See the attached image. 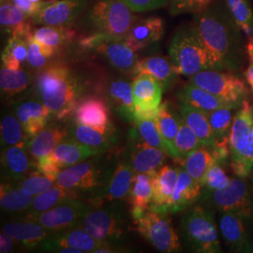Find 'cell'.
Listing matches in <instances>:
<instances>
[{
  "mask_svg": "<svg viewBox=\"0 0 253 253\" xmlns=\"http://www.w3.org/2000/svg\"><path fill=\"white\" fill-rule=\"evenodd\" d=\"M193 24L217 70L237 73L247 59V51L241 28L237 25L225 1L213 3L194 14Z\"/></svg>",
  "mask_w": 253,
  "mask_h": 253,
  "instance_id": "cell-1",
  "label": "cell"
},
{
  "mask_svg": "<svg viewBox=\"0 0 253 253\" xmlns=\"http://www.w3.org/2000/svg\"><path fill=\"white\" fill-rule=\"evenodd\" d=\"M36 87L42 101L57 119L75 112L82 85L68 68L59 65L46 68L38 75Z\"/></svg>",
  "mask_w": 253,
  "mask_h": 253,
  "instance_id": "cell-2",
  "label": "cell"
},
{
  "mask_svg": "<svg viewBox=\"0 0 253 253\" xmlns=\"http://www.w3.org/2000/svg\"><path fill=\"white\" fill-rule=\"evenodd\" d=\"M169 56L175 73L189 78L206 70H217L193 23L175 32L169 46Z\"/></svg>",
  "mask_w": 253,
  "mask_h": 253,
  "instance_id": "cell-3",
  "label": "cell"
},
{
  "mask_svg": "<svg viewBox=\"0 0 253 253\" xmlns=\"http://www.w3.org/2000/svg\"><path fill=\"white\" fill-rule=\"evenodd\" d=\"M180 233L193 253H222L216 219L210 209L201 206L187 209L181 217Z\"/></svg>",
  "mask_w": 253,
  "mask_h": 253,
  "instance_id": "cell-4",
  "label": "cell"
},
{
  "mask_svg": "<svg viewBox=\"0 0 253 253\" xmlns=\"http://www.w3.org/2000/svg\"><path fill=\"white\" fill-rule=\"evenodd\" d=\"M168 215L150 208H131L137 231L145 240L161 253H178L180 239Z\"/></svg>",
  "mask_w": 253,
  "mask_h": 253,
  "instance_id": "cell-5",
  "label": "cell"
},
{
  "mask_svg": "<svg viewBox=\"0 0 253 253\" xmlns=\"http://www.w3.org/2000/svg\"><path fill=\"white\" fill-rule=\"evenodd\" d=\"M111 174L99 159H93L65 168L59 172L55 182L77 196L87 193L98 198L100 195H105Z\"/></svg>",
  "mask_w": 253,
  "mask_h": 253,
  "instance_id": "cell-6",
  "label": "cell"
},
{
  "mask_svg": "<svg viewBox=\"0 0 253 253\" xmlns=\"http://www.w3.org/2000/svg\"><path fill=\"white\" fill-rule=\"evenodd\" d=\"M88 21L95 32L123 41L135 23L136 16L121 0H99L90 9Z\"/></svg>",
  "mask_w": 253,
  "mask_h": 253,
  "instance_id": "cell-7",
  "label": "cell"
},
{
  "mask_svg": "<svg viewBox=\"0 0 253 253\" xmlns=\"http://www.w3.org/2000/svg\"><path fill=\"white\" fill-rule=\"evenodd\" d=\"M189 83L200 86L221 100L241 106L248 100L250 88L245 78L237 73L222 70H206L189 78Z\"/></svg>",
  "mask_w": 253,
  "mask_h": 253,
  "instance_id": "cell-8",
  "label": "cell"
},
{
  "mask_svg": "<svg viewBox=\"0 0 253 253\" xmlns=\"http://www.w3.org/2000/svg\"><path fill=\"white\" fill-rule=\"evenodd\" d=\"M81 226L102 244L113 246L124 237L126 219L117 206L92 209L83 218Z\"/></svg>",
  "mask_w": 253,
  "mask_h": 253,
  "instance_id": "cell-9",
  "label": "cell"
},
{
  "mask_svg": "<svg viewBox=\"0 0 253 253\" xmlns=\"http://www.w3.org/2000/svg\"><path fill=\"white\" fill-rule=\"evenodd\" d=\"M209 208L218 212H234L253 219V197L245 178H231L220 190L203 195Z\"/></svg>",
  "mask_w": 253,
  "mask_h": 253,
  "instance_id": "cell-10",
  "label": "cell"
},
{
  "mask_svg": "<svg viewBox=\"0 0 253 253\" xmlns=\"http://www.w3.org/2000/svg\"><path fill=\"white\" fill-rule=\"evenodd\" d=\"M92 209V206L78 198H73L43 213L29 217L45 227L50 232L54 233L81 225L83 218Z\"/></svg>",
  "mask_w": 253,
  "mask_h": 253,
  "instance_id": "cell-11",
  "label": "cell"
},
{
  "mask_svg": "<svg viewBox=\"0 0 253 253\" xmlns=\"http://www.w3.org/2000/svg\"><path fill=\"white\" fill-rule=\"evenodd\" d=\"M134 96V121L155 119L163 100L160 82L148 74H138L132 81Z\"/></svg>",
  "mask_w": 253,
  "mask_h": 253,
  "instance_id": "cell-12",
  "label": "cell"
},
{
  "mask_svg": "<svg viewBox=\"0 0 253 253\" xmlns=\"http://www.w3.org/2000/svg\"><path fill=\"white\" fill-rule=\"evenodd\" d=\"M253 220L234 212H219L218 228L223 241L232 252L253 253V237L250 228Z\"/></svg>",
  "mask_w": 253,
  "mask_h": 253,
  "instance_id": "cell-13",
  "label": "cell"
},
{
  "mask_svg": "<svg viewBox=\"0 0 253 253\" xmlns=\"http://www.w3.org/2000/svg\"><path fill=\"white\" fill-rule=\"evenodd\" d=\"M91 0H52L40 9L31 22L41 26L70 27Z\"/></svg>",
  "mask_w": 253,
  "mask_h": 253,
  "instance_id": "cell-14",
  "label": "cell"
},
{
  "mask_svg": "<svg viewBox=\"0 0 253 253\" xmlns=\"http://www.w3.org/2000/svg\"><path fill=\"white\" fill-rule=\"evenodd\" d=\"M102 246L107 245L95 239L83 227L76 226L52 233L40 245V249L59 253L65 248H73L80 250L82 253H96Z\"/></svg>",
  "mask_w": 253,
  "mask_h": 253,
  "instance_id": "cell-15",
  "label": "cell"
},
{
  "mask_svg": "<svg viewBox=\"0 0 253 253\" xmlns=\"http://www.w3.org/2000/svg\"><path fill=\"white\" fill-rule=\"evenodd\" d=\"M253 126V107L248 100H244L235 113L229 135L231 152V167L239 163L249 145Z\"/></svg>",
  "mask_w": 253,
  "mask_h": 253,
  "instance_id": "cell-16",
  "label": "cell"
},
{
  "mask_svg": "<svg viewBox=\"0 0 253 253\" xmlns=\"http://www.w3.org/2000/svg\"><path fill=\"white\" fill-rule=\"evenodd\" d=\"M135 129H132L130 134L131 143L128 150V163L136 173L158 171L163 166L168 154L162 149L147 145Z\"/></svg>",
  "mask_w": 253,
  "mask_h": 253,
  "instance_id": "cell-17",
  "label": "cell"
},
{
  "mask_svg": "<svg viewBox=\"0 0 253 253\" xmlns=\"http://www.w3.org/2000/svg\"><path fill=\"white\" fill-rule=\"evenodd\" d=\"M179 171V167L163 165L158 171L152 172L153 200L149 208L151 210L169 214V207Z\"/></svg>",
  "mask_w": 253,
  "mask_h": 253,
  "instance_id": "cell-18",
  "label": "cell"
},
{
  "mask_svg": "<svg viewBox=\"0 0 253 253\" xmlns=\"http://www.w3.org/2000/svg\"><path fill=\"white\" fill-rule=\"evenodd\" d=\"M74 115L77 123L104 132L112 131L108 105L97 96H87L79 100Z\"/></svg>",
  "mask_w": 253,
  "mask_h": 253,
  "instance_id": "cell-19",
  "label": "cell"
},
{
  "mask_svg": "<svg viewBox=\"0 0 253 253\" xmlns=\"http://www.w3.org/2000/svg\"><path fill=\"white\" fill-rule=\"evenodd\" d=\"M164 34V22L160 17L136 20L126 35V43L134 51H140L159 42Z\"/></svg>",
  "mask_w": 253,
  "mask_h": 253,
  "instance_id": "cell-20",
  "label": "cell"
},
{
  "mask_svg": "<svg viewBox=\"0 0 253 253\" xmlns=\"http://www.w3.org/2000/svg\"><path fill=\"white\" fill-rule=\"evenodd\" d=\"M52 112L42 101L27 100L16 107V117L28 139L33 138L45 128Z\"/></svg>",
  "mask_w": 253,
  "mask_h": 253,
  "instance_id": "cell-21",
  "label": "cell"
},
{
  "mask_svg": "<svg viewBox=\"0 0 253 253\" xmlns=\"http://www.w3.org/2000/svg\"><path fill=\"white\" fill-rule=\"evenodd\" d=\"M27 145H9L2 150V167L6 177L9 180H22L33 167H37V163H33L28 157L26 150Z\"/></svg>",
  "mask_w": 253,
  "mask_h": 253,
  "instance_id": "cell-22",
  "label": "cell"
},
{
  "mask_svg": "<svg viewBox=\"0 0 253 253\" xmlns=\"http://www.w3.org/2000/svg\"><path fill=\"white\" fill-rule=\"evenodd\" d=\"M178 110L185 123L199 138L203 145L214 150L217 143L210 126L208 112L181 101H178Z\"/></svg>",
  "mask_w": 253,
  "mask_h": 253,
  "instance_id": "cell-23",
  "label": "cell"
},
{
  "mask_svg": "<svg viewBox=\"0 0 253 253\" xmlns=\"http://www.w3.org/2000/svg\"><path fill=\"white\" fill-rule=\"evenodd\" d=\"M176 98L178 101L187 103L195 108L204 110L208 113L224 107L239 108V106L234 103L221 100L212 93L189 82L176 93Z\"/></svg>",
  "mask_w": 253,
  "mask_h": 253,
  "instance_id": "cell-24",
  "label": "cell"
},
{
  "mask_svg": "<svg viewBox=\"0 0 253 253\" xmlns=\"http://www.w3.org/2000/svg\"><path fill=\"white\" fill-rule=\"evenodd\" d=\"M202 191V185L194 180L184 168H180L178 179L169 207V214L186 211L191 208L201 197Z\"/></svg>",
  "mask_w": 253,
  "mask_h": 253,
  "instance_id": "cell-25",
  "label": "cell"
},
{
  "mask_svg": "<svg viewBox=\"0 0 253 253\" xmlns=\"http://www.w3.org/2000/svg\"><path fill=\"white\" fill-rule=\"evenodd\" d=\"M2 232L27 249H33L40 246L52 234L45 227L32 219L7 223L2 227Z\"/></svg>",
  "mask_w": 253,
  "mask_h": 253,
  "instance_id": "cell-26",
  "label": "cell"
},
{
  "mask_svg": "<svg viewBox=\"0 0 253 253\" xmlns=\"http://www.w3.org/2000/svg\"><path fill=\"white\" fill-rule=\"evenodd\" d=\"M95 51L102 55L110 65L122 72H133L139 61L136 51L126 43L125 40L103 42Z\"/></svg>",
  "mask_w": 253,
  "mask_h": 253,
  "instance_id": "cell-27",
  "label": "cell"
},
{
  "mask_svg": "<svg viewBox=\"0 0 253 253\" xmlns=\"http://www.w3.org/2000/svg\"><path fill=\"white\" fill-rule=\"evenodd\" d=\"M107 94L109 104L118 116L127 122H134L135 111L132 84L121 79L111 82Z\"/></svg>",
  "mask_w": 253,
  "mask_h": 253,
  "instance_id": "cell-28",
  "label": "cell"
},
{
  "mask_svg": "<svg viewBox=\"0 0 253 253\" xmlns=\"http://www.w3.org/2000/svg\"><path fill=\"white\" fill-rule=\"evenodd\" d=\"M101 153L100 150L84 145L74 138L64 139L50 154L56 164L63 170L65 168L81 163L86 159Z\"/></svg>",
  "mask_w": 253,
  "mask_h": 253,
  "instance_id": "cell-29",
  "label": "cell"
},
{
  "mask_svg": "<svg viewBox=\"0 0 253 253\" xmlns=\"http://www.w3.org/2000/svg\"><path fill=\"white\" fill-rule=\"evenodd\" d=\"M133 73L135 75L148 74L152 76L160 82L163 91H166L172 86L178 75L175 73L171 61L160 55L149 56L139 60L136 64Z\"/></svg>",
  "mask_w": 253,
  "mask_h": 253,
  "instance_id": "cell-30",
  "label": "cell"
},
{
  "mask_svg": "<svg viewBox=\"0 0 253 253\" xmlns=\"http://www.w3.org/2000/svg\"><path fill=\"white\" fill-rule=\"evenodd\" d=\"M0 23L2 30L10 36H27L32 32L31 18L11 0H1Z\"/></svg>",
  "mask_w": 253,
  "mask_h": 253,
  "instance_id": "cell-31",
  "label": "cell"
},
{
  "mask_svg": "<svg viewBox=\"0 0 253 253\" xmlns=\"http://www.w3.org/2000/svg\"><path fill=\"white\" fill-rule=\"evenodd\" d=\"M68 136V131L62 126L45 127L40 133L27 142L28 153L31 158L38 161L54 151V148Z\"/></svg>",
  "mask_w": 253,
  "mask_h": 253,
  "instance_id": "cell-32",
  "label": "cell"
},
{
  "mask_svg": "<svg viewBox=\"0 0 253 253\" xmlns=\"http://www.w3.org/2000/svg\"><path fill=\"white\" fill-rule=\"evenodd\" d=\"M136 172L127 160L118 163L112 172L105 190V197L109 201L126 199L133 185Z\"/></svg>",
  "mask_w": 253,
  "mask_h": 253,
  "instance_id": "cell-33",
  "label": "cell"
},
{
  "mask_svg": "<svg viewBox=\"0 0 253 253\" xmlns=\"http://www.w3.org/2000/svg\"><path fill=\"white\" fill-rule=\"evenodd\" d=\"M179 163L181 167L189 172L190 176L203 187L207 172L215 163H217V160L211 149L202 145L190 152Z\"/></svg>",
  "mask_w": 253,
  "mask_h": 253,
  "instance_id": "cell-34",
  "label": "cell"
},
{
  "mask_svg": "<svg viewBox=\"0 0 253 253\" xmlns=\"http://www.w3.org/2000/svg\"><path fill=\"white\" fill-rule=\"evenodd\" d=\"M155 121L166 145L167 154L172 157V144L180 127L181 115L174 111L170 103L163 102L160 106Z\"/></svg>",
  "mask_w": 253,
  "mask_h": 253,
  "instance_id": "cell-35",
  "label": "cell"
},
{
  "mask_svg": "<svg viewBox=\"0 0 253 253\" xmlns=\"http://www.w3.org/2000/svg\"><path fill=\"white\" fill-rule=\"evenodd\" d=\"M33 38L44 45L55 51L70 44L76 36L75 31L69 27L42 26L32 30Z\"/></svg>",
  "mask_w": 253,
  "mask_h": 253,
  "instance_id": "cell-36",
  "label": "cell"
},
{
  "mask_svg": "<svg viewBox=\"0 0 253 253\" xmlns=\"http://www.w3.org/2000/svg\"><path fill=\"white\" fill-rule=\"evenodd\" d=\"M71 129L73 138L75 140L84 145L96 148L100 152H104L109 149L115 142L112 131L104 132L77 122Z\"/></svg>",
  "mask_w": 253,
  "mask_h": 253,
  "instance_id": "cell-37",
  "label": "cell"
},
{
  "mask_svg": "<svg viewBox=\"0 0 253 253\" xmlns=\"http://www.w3.org/2000/svg\"><path fill=\"white\" fill-rule=\"evenodd\" d=\"M73 198H78L76 194L66 190L62 187L55 185L50 190H45L36 195L33 199L29 210V217L36 216L47 210L58 206L59 204Z\"/></svg>",
  "mask_w": 253,
  "mask_h": 253,
  "instance_id": "cell-38",
  "label": "cell"
},
{
  "mask_svg": "<svg viewBox=\"0 0 253 253\" xmlns=\"http://www.w3.org/2000/svg\"><path fill=\"white\" fill-rule=\"evenodd\" d=\"M35 196L28 194L19 186L1 184L0 188V206L1 208L10 213L22 212L29 209Z\"/></svg>",
  "mask_w": 253,
  "mask_h": 253,
  "instance_id": "cell-39",
  "label": "cell"
},
{
  "mask_svg": "<svg viewBox=\"0 0 253 253\" xmlns=\"http://www.w3.org/2000/svg\"><path fill=\"white\" fill-rule=\"evenodd\" d=\"M127 199L132 208H150L153 200L152 172H137Z\"/></svg>",
  "mask_w": 253,
  "mask_h": 253,
  "instance_id": "cell-40",
  "label": "cell"
},
{
  "mask_svg": "<svg viewBox=\"0 0 253 253\" xmlns=\"http://www.w3.org/2000/svg\"><path fill=\"white\" fill-rule=\"evenodd\" d=\"M28 35L10 36L1 55L2 66L14 71L22 69V65L27 61Z\"/></svg>",
  "mask_w": 253,
  "mask_h": 253,
  "instance_id": "cell-41",
  "label": "cell"
},
{
  "mask_svg": "<svg viewBox=\"0 0 253 253\" xmlns=\"http://www.w3.org/2000/svg\"><path fill=\"white\" fill-rule=\"evenodd\" d=\"M30 84V74L20 69L9 70L2 66L0 71V88L2 94L12 97L26 90Z\"/></svg>",
  "mask_w": 253,
  "mask_h": 253,
  "instance_id": "cell-42",
  "label": "cell"
},
{
  "mask_svg": "<svg viewBox=\"0 0 253 253\" xmlns=\"http://www.w3.org/2000/svg\"><path fill=\"white\" fill-rule=\"evenodd\" d=\"M203 144L181 117L180 127L172 144V158L180 162Z\"/></svg>",
  "mask_w": 253,
  "mask_h": 253,
  "instance_id": "cell-43",
  "label": "cell"
},
{
  "mask_svg": "<svg viewBox=\"0 0 253 253\" xmlns=\"http://www.w3.org/2000/svg\"><path fill=\"white\" fill-rule=\"evenodd\" d=\"M235 108L224 107L217 109L208 113V118L212 131L217 140V144L228 143L229 144V135L230 130L233 124L235 115L233 111Z\"/></svg>",
  "mask_w": 253,
  "mask_h": 253,
  "instance_id": "cell-44",
  "label": "cell"
},
{
  "mask_svg": "<svg viewBox=\"0 0 253 253\" xmlns=\"http://www.w3.org/2000/svg\"><path fill=\"white\" fill-rule=\"evenodd\" d=\"M247 40L253 38V10L250 0H224Z\"/></svg>",
  "mask_w": 253,
  "mask_h": 253,
  "instance_id": "cell-45",
  "label": "cell"
},
{
  "mask_svg": "<svg viewBox=\"0 0 253 253\" xmlns=\"http://www.w3.org/2000/svg\"><path fill=\"white\" fill-rule=\"evenodd\" d=\"M1 144L5 146L27 145V136L17 117L5 116L0 123Z\"/></svg>",
  "mask_w": 253,
  "mask_h": 253,
  "instance_id": "cell-46",
  "label": "cell"
},
{
  "mask_svg": "<svg viewBox=\"0 0 253 253\" xmlns=\"http://www.w3.org/2000/svg\"><path fill=\"white\" fill-rule=\"evenodd\" d=\"M33 30V29H32ZM56 53V51L36 41L32 32L28 35V51L27 63L35 70H42L45 67L48 60Z\"/></svg>",
  "mask_w": 253,
  "mask_h": 253,
  "instance_id": "cell-47",
  "label": "cell"
},
{
  "mask_svg": "<svg viewBox=\"0 0 253 253\" xmlns=\"http://www.w3.org/2000/svg\"><path fill=\"white\" fill-rule=\"evenodd\" d=\"M56 185L53 178H50L43 173L39 172H30L22 180L19 181L18 186L28 194L36 196L38 194L50 190Z\"/></svg>",
  "mask_w": 253,
  "mask_h": 253,
  "instance_id": "cell-48",
  "label": "cell"
},
{
  "mask_svg": "<svg viewBox=\"0 0 253 253\" xmlns=\"http://www.w3.org/2000/svg\"><path fill=\"white\" fill-rule=\"evenodd\" d=\"M133 123L135 124L137 132L147 145L162 149L167 153L166 145L163 142V137L160 133L155 119L135 120Z\"/></svg>",
  "mask_w": 253,
  "mask_h": 253,
  "instance_id": "cell-49",
  "label": "cell"
},
{
  "mask_svg": "<svg viewBox=\"0 0 253 253\" xmlns=\"http://www.w3.org/2000/svg\"><path fill=\"white\" fill-rule=\"evenodd\" d=\"M231 178L220 163H215L207 172L203 183V195L220 190L228 185Z\"/></svg>",
  "mask_w": 253,
  "mask_h": 253,
  "instance_id": "cell-50",
  "label": "cell"
},
{
  "mask_svg": "<svg viewBox=\"0 0 253 253\" xmlns=\"http://www.w3.org/2000/svg\"><path fill=\"white\" fill-rule=\"evenodd\" d=\"M213 0H170L169 8L172 15L182 13H198L211 5Z\"/></svg>",
  "mask_w": 253,
  "mask_h": 253,
  "instance_id": "cell-51",
  "label": "cell"
},
{
  "mask_svg": "<svg viewBox=\"0 0 253 253\" xmlns=\"http://www.w3.org/2000/svg\"><path fill=\"white\" fill-rule=\"evenodd\" d=\"M253 167V126L252 134L250 137L249 145L245 151L241 161L235 166L231 167L237 177L247 178L252 172Z\"/></svg>",
  "mask_w": 253,
  "mask_h": 253,
  "instance_id": "cell-52",
  "label": "cell"
},
{
  "mask_svg": "<svg viewBox=\"0 0 253 253\" xmlns=\"http://www.w3.org/2000/svg\"><path fill=\"white\" fill-rule=\"evenodd\" d=\"M126 6L136 12L149 11L160 9L169 4L170 0H121Z\"/></svg>",
  "mask_w": 253,
  "mask_h": 253,
  "instance_id": "cell-53",
  "label": "cell"
},
{
  "mask_svg": "<svg viewBox=\"0 0 253 253\" xmlns=\"http://www.w3.org/2000/svg\"><path fill=\"white\" fill-rule=\"evenodd\" d=\"M36 169L39 172L54 180H56L57 175L62 171V169L56 164L50 155L37 161Z\"/></svg>",
  "mask_w": 253,
  "mask_h": 253,
  "instance_id": "cell-54",
  "label": "cell"
},
{
  "mask_svg": "<svg viewBox=\"0 0 253 253\" xmlns=\"http://www.w3.org/2000/svg\"><path fill=\"white\" fill-rule=\"evenodd\" d=\"M52 0H41L39 2L32 0H11L14 5L22 9L30 18H32V16H34L40 9L45 7Z\"/></svg>",
  "mask_w": 253,
  "mask_h": 253,
  "instance_id": "cell-55",
  "label": "cell"
},
{
  "mask_svg": "<svg viewBox=\"0 0 253 253\" xmlns=\"http://www.w3.org/2000/svg\"><path fill=\"white\" fill-rule=\"evenodd\" d=\"M246 51L248 65L244 73L245 81L253 94V38L247 40Z\"/></svg>",
  "mask_w": 253,
  "mask_h": 253,
  "instance_id": "cell-56",
  "label": "cell"
},
{
  "mask_svg": "<svg viewBox=\"0 0 253 253\" xmlns=\"http://www.w3.org/2000/svg\"><path fill=\"white\" fill-rule=\"evenodd\" d=\"M14 239L6 235L5 233H1L0 235V253H7L12 252L14 247Z\"/></svg>",
  "mask_w": 253,
  "mask_h": 253,
  "instance_id": "cell-57",
  "label": "cell"
},
{
  "mask_svg": "<svg viewBox=\"0 0 253 253\" xmlns=\"http://www.w3.org/2000/svg\"><path fill=\"white\" fill-rule=\"evenodd\" d=\"M250 176H251V182H252V186H253V169H252V172H251V174H250Z\"/></svg>",
  "mask_w": 253,
  "mask_h": 253,
  "instance_id": "cell-58",
  "label": "cell"
},
{
  "mask_svg": "<svg viewBox=\"0 0 253 253\" xmlns=\"http://www.w3.org/2000/svg\"><path fill=\"white\" fill-rule=\"evenodd\" d=\"M32 1H35V2H39V1H41V0H32Z\"/></svg>",
  "mask_w": 253,
  "mask_h": 253,
  "instance_id": "cell-59",
  "label": "cell"
}]
</instances>
